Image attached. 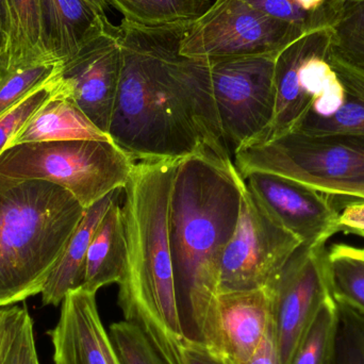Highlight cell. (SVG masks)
Segmentation results:
<instances>
[{
  "label": "cell",
  "instance_id": "1",
  "mask_svg": "<svg viewBox=\"0 0 364 364\" xmlns=\"http://www.w3.org/2000/svg\"><path fill=\"white\" fill-rule=\"evenodd\" d=\"M190 25L117 26L122 73L108 134L136 161L207 155L233 164L207 62L181 53Z\"/></svg>",
  "mask_w": 364,
  "mask_h": 364
},
{
  "label": "cell",
  "instance_id": "2",
  "mask_svg": "<svg viewBox=\"0 0 364 364\" xmlns=\"http://www.w3.org/2000/svg\"><path fill=\"white\" fill-rule=\"evenodd\" d=\"M243 184L235 164L195 155L179 162L171 194L168 237L183 341L222 356L220 267L239 218Z\"/></svg>",
  "mask_w": 364,
  "mask_h": 364
},
{
  "label": "cell",
  "instance_id": "3",
  "mask_svg": "<svg viewBox=\"0 0 364 364\" xmlns=\"http://www.w3.org/2000/svg\"><path fill=\"white\" fill-rule=\"evenodd\" d=\"M182 160V159H181ZM179 159L136 161L123 207L126 267L119 305L168 364H182V336L168 225Z\"/></svg>",
  "mask_w": 364,
  "mask_h": 364
},
{
  "label": "cell",
  "instance_id": "4",
  "mask_svg": "<svg viewBox=\"0 0 364 364\" xmlns=\"http://www.w3.org/2000/svg\"><path fill=\"white\" fill-rule=\"evenodd\" d=\"M85 212L62 186L0 175V307L41 294Z\"/></svg>",
  "mask_w": 364,
  "mask_h": 364
},
{
  "label": "cell",
  "instance_id": "5",
  "mask_svg": "<svg viewBox=\"0 0 364 364\" xmlns=\"http://www.w3.org/2000/svg\"><path fill=\"white\" fill-rule=\"evenodd\" d=\"M136 164L112 140L21 143L0 154V175L57 184L87 210L109 193L124 190Z\"/></svg>",
  "mask_w": 364,
  "mask_h": 364
},
{
  "label": "cell",
  "instance_id": "6",
  "mask_svg": "<svg viewBox=\"0 0 364 364\" xmlns=\"http://www.w3.org/2000/svg\"><path fill=\"white\" fill-rule=\"evenodd\" d=\"M233 164L243 179L252 172L273 173L348 197L364 186V136L291 132L241 147Z\"/></svg>",
  "mask_w": 364,
  "mask_h": 364
},
{
  "label": "cell",
  "instance_id": "7",
  "mask_svg": "<svg viewBox=\"0 0 364 364\" xmlns=\"http://www.w3.org/2000/svg\"><path fill=\"white\" fill-rule=\"evenodd\" d=\"M277 55L207 62L210 87L223 136L231 155L262 141L275 114Z\"/></svg>",
  "mask_w": 364,
  "mask_h": 364
},
{
  "label": "cell",
  "instance_id": "8",
  "mask_svg": "<svg viewBox=\"0 0 364 364\" xmlns=\"http://www.w3.org/2000/svg\"><path fill=\"white\" fill-rule=\"evenodd\" d=\"M303 36L297 28L244 0H215L205 14L191 23L181 53L200 61L278 55Z\"/></svg>",
  "mask_w": 364,
  "mask_h": 364
},
{
  "label": "cell",
  "instance_id": "9",
  "mask_svg": "<svg viewBox=\"0 0 364 364\" xmlns=\"http://www.w3.org/2000/svg\"><path fill=\"white\" fill-rule=\"evenodd\" d=\"M301 246L244 181L239 218L223 256L218 294L267 288Z\"/></svg>",
  "mask_w": 364,
  "mask_h": 364
},
{
  "label": "cell",
  "instance_id": "10",
  "mask_svg": "<svg viewBox=\"0 0 364 364\" xmlns=\"http://www.w3.org/2000/svg\"><path fill=\"white\" fill-rule=\"evenodd\" d=\"M331 53V28L304 34L278 53L274 76L275 114L262 141L293 132L314 100L338 80Z\"/></svg>",
  "mask_w": 364,
  "mask_h": 364
},
{
  "label": "cell",
  "instance_id": "11",
  "mask_svg": "<svg viewBox=\"0 0 364 364\" xmlns=\"http://www.w3.org/2000/svg\"><path fill=\"white\" fill-rule=\"evenodd\" d=\"M324 250L301 245L267 287L284 364L290 363L321 308L333 297L323 264Z\"/></svg>",
  "mask_w": 364,
  "mask_h": 364
},
{
  "label": "cell",
  "instance_id": "12",
  "mask_svg": "<svg viewBox=\"0 0 364 364\" xmlns=\"http://www.w3.org/2000/svg\"><path fill=\"white\" fill-rule=\"evenodd\" d=\"M244 181L267 211L305 247L324 250L326 242L341 231L333 195L273 173L252 172Z\"/></svg>",
  "mask_w": 364,
  "mask_h": 364
},
{
  "label": "cell",
  "instance_id": "13",
  "mask_svg": "<svg viewBox=\"0 0 364 364\" xmlns=\"http://www.w3.org/2000/svg\"><path fill=\"white\" fill-rule=\"evenodd\" d=\"M122 49L117 26L87 43L64 62L60 82L85 117L108 134L119 92Z\"/></svg>",
  "mask_w": 364,
  "mask_h": 364
},
{
  "label": "cell",
  "instance_id": "14",
  "mask_svg": "<svg viewBox=\"0 0 364 364\" xmlns=\"http://www.w3.org/2000/svg\"><path fill=\"white\" fill-rule=\"evenodd\" d=\"M48 335L55 364H121L100 320L96 293L82 288L68 293Z\"/></svg>",
  "mask_w": 364,
  "mask_h": 364
},
{
  "label": "cell",
  "instance_id": "15",
  "mask_svg": "<svg viewBox=\"0 0 364 364\" xmlns=\"http://www.w3.org/2000/svg\"><path fill=\"white\" fill-rule=\"evenodd\" d=\"M272 320L269 288L220 293L218 321L223 356L245 364L262 341Z\"/></svg>",
  "mask_w": 364,
  "mask_h": 364
},
{
  "label": "cell",
  "instance_id": "16",
  "mask_svg": "<svg viewBox=\"0 0 364 364\" xmlns=\"http://www.w3.org/2000/svg\"><path fill=\"white\" fill-rule=\"evenodd\" d=\"M41 14L45 49L63 63L112 25L87 0H41Z\"/></svg>",
  "mask_w": 364,
  "mask_h": 364
},
{
  "label": "cell",
  "instance_id": "17",
  "mask_svg": "<svg viewBox=\"0 0 364 364\" xmlns=\"http://www.w3.org/2000/svg\"><path fill=\"white\" fill-rule=\"evenodd\" d=\"M64 140L109 141L111 138L85 117L64 91L59 76L53 95L34 113L8 147L21 143Z\"/></svg>",
  "mask_w": 364,
  "mask_h": 364
},
{
  "label": "cell",
  "instance_id": "18",
  "mask_svg": "<svg viewBox=\"0 0 364 364\" xmlns=\"http://www.w3.org/2000/svg\"><path fill=\"white\" fill-rule=\"evenodd\" d=\"M123 190L113 191L85 210L82 220L70 237L63 254L43 288L44 306H59L70 291L81 288L85 279V260L94 232L117 197Z\"/></svg>",
  "mask_w": 364,
  "mask_h": 364
},
{
  "label": "cell",
  "instance_id": "19",
  "mask_svg": "<svg viewBox=\"0 0 364 364\" xmlns=\"http://www.w3.org/2000/svg\"><path fill=\"white\" fill-rule=\"evenodd\" d=\"M119 196L113 200L92 237L81 288L97 293L102 287L119 284L126 267V235Z\"/></svg>",
  "mask_w": 364,
  "mask_h": 364
},
{
  "label": "cell",
  "instance_id": "20",
  "mask_svg": "<svg viewBox=\"0 0 364 364\" xmlns=\"http://www.w3.org/2000/svg\"><path fill=\"white\" fill-rule=\"evenodd\" d=\"M331 61L344 87L341 105L331 117L293 132L364 136V68L346 61L333 50Z\"/></svg>",
  "mask_w": 364,
  "mask_h": 364
},
{
  "label": "cell",
  "instance_id": "21",
  "mask_svg": "<svg viewBox=\"0 0 364 364\" xmlns=\"http://www.w3.org/2000/svg\"><path fill=\"white\" fill-rule=\"evenodd\" d=\"M323 264L333 299L364 314V247L333 244L325 248Z\"/></svg>",
  "mask_w": 364,
  "mask_h": 364
},
{
  "label": "cell",
  "instance_id": "22",
  "mask_svg": "<svg viewBox=\"0 0 364 364\" xmlns=\"http://www.w3.org/2000/svg\"><path fill=\"white\" fill-rule=\"evenodd\" d=\"M9 6L12 25L11 47L8 61L0 70L53 57L45 49L41 0H9Z\"/></svg>",
  "mask_w": 364,
  "mask_h": 364
},
{
  "label": "cell",
  "instance_id": "23",
  "mask_svg": "<svg viewBox=\"0 0 364 364\" xmlns=\"http://www.w3.org/2000/svg\"><path fill=\"white\" fill-rule=\"evenodd\" d=\"M124 19L147 27L192 23L207 12L211 0H107Z\"/></svg>",
  "mask_w": 364,
  "mask_h": 364
},
{
  "label": "cell",
  "instance_id": "24",
  "mask_svg": "<svg viewBox=\"0 0 364 364\" xmlns=\"http://www.w3.org/2000/svg\"><path fill=\"white\" fill-rule=\"evenodd\" d=\"M62 68L63 62L46 57L0 70V115L58 76Z\"/></svg>",
  "mask_w": 364,
  "mask_h": 364
},
{
  "label": "cell",
  "instance_id": "25",
  "mask_svg": "<svg viewBox=\"0 0 364 364\" xmlns=\"http://www.w3.org/2000/svg\"><path fill=\"white\" fill-rule=\"evenodd\" d=\"M339 327V308L333 297L318 311L289 364H331Z\"/></svg>",
  "mask_w": 364,
  "mask_h": 364
},
{
  "label": "cell",
  "instance_id": "26",
  "mask_svg": "<svg viewBox=\"0 0 364 364\" xmlns=\"http://www.w3.org/2000/svg\"><path fill=\"white\" fill-rule=\"evenodd\" d=\"M0 364H40L34 341L33 321L26 307H4Z\"/></svg>",
  "mask_w": 364,
  "mask_h": 364
},
{
  "label": "cell",
  "instance_id": "27",
  "mask_svg": "<svg viewBox=\"0 0 364 364\" xmlns=\"http://www.w3.org/2000/svg\"><path fill=\"white\" fill-rule=\"evenodd\" d=\"M331 36L336 55L364 68V0L346 2Z\"/></svg>",
  "mask_w": 364,
  "mask_h": 364
},
{
  "label": "cell",
  "instance_id": "28",
  "mask_svg": "<svg viewBox=\"0 0 364 364\" xmlns=\"http://www.w3.org/2000/svg\"><path fill=\"white\" fill-rule=\"evenodd\" d=\"M339 327L331 364H364V314L337 301Z\"/></svg>",
  "mask_w": 364,
  "mask_h": 364
},
{
  "label": "cell",
  "instance_id": "29",
  "mask_svg": "<svg viewBox=\"0 0 364 364\" xmlns=\"http://www.w3.org/2000/svg\"><path fill=\"white\" fill-rule=\"evenodd\" d=\"M109 335L121 364H168L144 333L127 321L111 325Z\"/></svg>",
  "mask_w": 364,
  "mask_h": 364
},
{
  "label": "cell",
  "instance_id": "30",
  "mask_svg": "<svg viewBox=\"0 0 364 364\" xmlns=\"http://www.w3.org/2000/svg\"><path fill=\"white\" fill-rule=\"evenodd\" d=\"M60 74L0 115V154L10 145L11 141L25 127L34 113L50 98L57 87Z\"/></svg>",
  "mask_w": 364,
  "mask_h": 364
},
{
  "label": "cell",
  "instance_id": "31",
  "mask_svg": "<svg viewBox=\"0 0 364 364\" xmlns=\"http://www.w3.org/2000/svg\"><path fill=\"white\" fill-rule=\"evenodd\" d=\"M245 364H284L278 346L277 336H276L275 325H274L273 316L267 327V333L262 341L259 344L252 358Z\"/></svg>",
  "mask_w": 364,
  "mask_h": 364
},
{
  "label": "cell",
  "instance_id": "32",
  "mask_svg": "<svg viewBox=\"0 0 364 364\" xmlns=\"http://www.w3.org/2000/svg\"><path fill=\"white\" fill-rule=\"evenodd\" d=\"M182 364H231L222 355L188 342H182Z\"/></svg>",
  "mask_w": 364,
  "mask_h": 364
},
{
  "label": "cell",
  "instance_id": "33",
  "mask_svg": "<svg viewBox=\"0 0 364 364\" xmlns=\"http://www.w3.org/2000/svg\"><path fill=\"white\" fill-rule=\"evenodd\" d=\"M341 231L352 233L364 231V199L348 201L340 211Z\"/></svg>",
  "mask_w": 364,
  "mask_h": 364
},
{
  "label": "cell",
  "instance_id": "34",
  "mask_svg": "<svg viewBox=\"0 0 364 364\" xmlns=\"http://www.w3.org/2000/svg\"><path fill=\"white\" fill-rule=\"evenodd\" d=\"M11 31L12 25L9 0H0V68H4L8 61L11 47Z\"/></svg>",
  "mask_w": 364,
  "mask_h": 364
},
{
  "label": "cell",
  "instance_id": "35",
  "mask_svg": "<svg viewBox=\"0 0 364 364\" xmlns=\"http://www.w3.org/2000/svg\"><path fill=\"white\" fill-rule=\"evenodd\" d=\"M87 2L95 6L98 11L106 14L107 9H108L109 4L107 0H87Z\"/></svg>",
  "mask_w": 364,
  "mask_h": 364
},
{
  "label": "cell",
  "instance_id": "36",
  "mask_svg": "<svg viewBox=\"0 0 364 364\" xmlns=\"http://www.w3.org/2000/svg\"><path fill=\"white\" fill-rule=\"evenodd\" d=\"M348 197H350V198L364 199V186L363 188H357L354 192L350 193Z\"/></svg>",
  "mask_w": 364,
  "mask_h": 364
},
{
  "label": "cell",
  "instance_id": "37",
  "mask_svg": "<svg viewBox=\"0 0 364 364\" xmlns=\"http://www.w3.org/2000/svg\"><path fill=\"white\" fill-rule=\"evenodd\" d=\"M4 307H0V341H1V324L4 318Z\"/></svg>",
  "mask_w": 364,
  "mask_h": 364
},
{
  "label": "cell",
  "instance_id": "38",
  "mask_svg": "<svg viewBox=\"0 0 364 364\" xmlns=\"http://www.w3.org/2000/svg\"><path fill=\"white\" fill-rule=\"evenodd\" d=\"M352 235H359V237H363L364 239V231H355V232H352Z\"/></svg>",
  "mask_w": 364,
  "mask_h": 364
}]
</instances>
